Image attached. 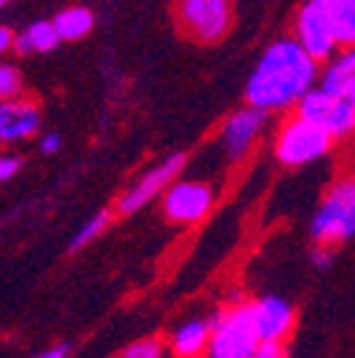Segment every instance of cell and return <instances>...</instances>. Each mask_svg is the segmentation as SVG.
I'll list each match as a JSON object with an SVG mask.
<instances>
[{
    "mask_svg": "<svg viewBox=\"0 0 355 358\" xmlns=\"http://www.w3.org/2000/svg\"><path fill=\"white\" fill-rule=\"evenodd\" d=\"M319 77V60L310 57L296 37H282L273 46L264 49L259 57L247 88L245 100L253 108L261 111H287L296 106V100L316 85Z\"/></svg>",
    "mask_w": 355,
    "mask_h": 358,
    "instance_id": "6da1fadb",
    "label": "cell"
},
{
    "mask_svg": "<svg viewBox=\"0 0 355 358\" xmlns=\"http://www.w3.org/2000/svg\"><path fill=\"white\" fill-rule=\"evenodd\" d=\"M310 236L319 245H344L355 236V182L349 176L338 179L327 191L313 216Z\"/></svg>",
    "mask_w": 355,
    "mask_h": 358,
    "instance_id": "7a4b0ae2",
    "label": "cell"
},
{
    "mask_svg": "<svg viewBox=\"0 0 355 358\" xmlns=\"http://www.w3.org/2000/svg\"><path fill=\"white\" fill-rule=\"evenodd\" d=\"M256 344H259V336L250 319L247 301L228 304L210 319L208 358H250Z\"/></svg>",
    "mask_w": 355,
    "mask_h": 358,
    "instance_id": "3957f363",
    "label": "cell"
},
{
    "mask_svg": "<svg viewBox=\"0 0 355 358\" xmlns=\"http://www.w3.org/2000/svg\"><path fill=\"white\" fill-rule=\"evenodd\" d=\"M333 145H335V140L321 125H313V122L293 114L276 134L273 154L287 168H304V165L324 159L333 151Z\"/></svg>",
    "mask_w": 355,
    "mask_h": 358,
    "instance_id": "277c9868",
    "label": "cell"
},
{
    "mask_svg": "<svg viewBox=\"0 0 355 358\" xmlns=\"http://www.w3.org/2000/svg\"><path fill=\"white\" fill-rule=\"evenodd\" d=\"M176 23L196 43H219L233 29V0H180Z\"/></svg>",
    "mask_w": 355,
    "mask_h": 358,
    "instance_id": "5b68a950",
    "label": "cell"
},
{
    "mask_svg": "<svg viewBox=\"0 0 355 358\" xmlns=\"http://www.w3.org/2000/svg\"><path fill=\"white\" fill-rule=\"evenodd\" d=\"M293 108H296V117L321 125L335 143L349 137L355 128V97H330L319 85L307 88Z\"/></svg>",
    "mask_w": 355,
    "mask_h": 358,
    "instance_id": "8992f818",
    "label": "cell"
},
{
    "mask_svg": "<svg viewBox=\"0 0 355 358\" xmlns=\"http://www.w3.org/2000/svg\"><path fill=\"white\" fill-rule=\"evenodd\" d=\"M296 40L313 60H330L338 49L335 23L327 0H307L296 15Z\"/></svg>",
    "mask_w": 355,
    "mask_h": 358,
    "instance_id": "52a82bcc",
    "label": "cell"
},
{
    "mask_svg": "<svg viewBox=\"0 0 355 358\" xmlns=\"http://www.w3.org/2000/svg\"><path fill=\"white\" fill-rule=\"evenodd\" d=\"M213 199H216V194L208 182L173 179V182L162 191V213L173 222V225H194V222H199L210 213Z\"/></svg>",
    "mask_w": 355,
    "mask_h": 358,
    "instance_id": "ba28073f",
    "label": "cell"
},
{
    "mask_svg": "<svg viewBox=\"0 0 355 358\" xmlns=\"http://www.w3.org/2000/svg\"><path fill=\"white\" fill-rule=\"evenodd\" d=\"M185 162H188V154H171L168 159H162L159 165H154L151 171H145V173L137 179V182L119 196L117 213H122V216L137 213V210H143L148 202H154L157 196H162V191L173 182L176 176L182 173Z\"/></svg>",
    "mask_w": 355,
    "mask_h": 358,
    "instance_id": "9c48e42d",
    "label": "cell"
},
{
    "mask_svg": "<svg viewBox=\"0 0 355 358\" xmlns=\"http://www.w3.org/2000/svg\"><path fill=\"white\" fill-rule=\"evenodd\" d=\"M268 117H270L268 111L247 106V108L233 111L225 120V125H222V148H225V157L231 162H239L253 151L264 125H268Z\"/></svg>",
    "mask_w": 355,
    "mask_h": 358,
    "instance_id": "30bf717a",
    "label": "cell"
},
{
    "mask_svg": "<svg viewBox=\"0 0 355 358\" xmlns=\"http://www.w3.org/2000/svg\"><path fill=\"white\" fill-rule=\"evenodd\" d=\"M247 307L259 341H284L296 327V307L282 296H261Z\"/></svg>",
    "mask_w": 355,
    "mask_h": 358,
    "instance_id": "8fae6325",
    "label": "cell"
},
{
    "mask_svg": "<svg viewBox=\"0 0 355 358\" xmlns=\"http://www.w3.org/2000/svg\"><path fill=\"white\" fill-rule=\"evenodd\" d=\"M40 131V108L31 100H0V145L23 143Z\"/></svg>",
    "mask_w": 355,
    "mask_h": 358,
    "instance_id": "7c38bea8",
    "label": "cell"
},
{
    "mask_svg": "<svg viewBox=\"0 0 355 358\" xmlns=\"http://www.w3.org/2000/svg\"><path fill=\"white\" fill-rule=\"evenodd\" d=\"M319 88L330 97H355V55L352 46H344V52L330 57V63L316 77Z\"/></svg>",
    "mask_w": 355,
    "mask_h": 358,
    "instance_id": "4fadbf2b",
    "label": "cell"
},
{
    "mask_svg": "<svg viewBox=\"0 0 355 358\" xmlns=\"http://www.w3.org/2000/svg\"><path fill=\"white\" fill-rule=\"evenodd\" d=\"M210 319H188L173 330L168 350L173 358H208Z\"/></svg>",
    "mask_w": 355,
    "mask_h": 358,
    "instance_id": "5bb4252c",
    "label": "cell"
},
{
    "mask_svg": "<svg viewBox=\"0 0 355 358\" xmlns=\"http://www.w3.org/2000/svg\"><path fill=\"white\" fill-rule=\"evenodd\" d=\"M57 46H60V37H57L52 20H37L31 26H26L20 34H15V43H12V49L17 55H46Z\"/></svg>",
    "mask_w": 355,
    "mask_h": 358,
    "instance_id": "9a60e30c",
    "label": "cell"
},
{
    "mask_svg": "<svg viewBox=\"0 0 355 358\" xmlns=\"http://www.w3.org/2000/svg\"><path fill=\"white\" fill-rule=\"evenodd\" d=\"M52 26H55L60 43L63 40H82L94 29V15H92V9H85V6H68V9L55 15Z\"/></svg>",
    "mask_w": 355,
    "mask_h": 358,
    "instance_id": "2e32d148",
    "label": "cell"
},
{
    "mask_svg": "<svg viewBox=\"0 0 355 358\" xmlns=\"http://www.w3.org/2000/svg\"><path fill=\"white\" fill-rule=\"evenodd\" d=\"M108 222H111V210H100V213H94V216L88 219L85 225L77 231V236H74V242H71V250H82L85 245H92V242L108 228Z\"/></svg>",
    "mask_w": 355,
    "mask_h": 358,
    "instance_id": "e0dca14e",
    "label": "cell"
},
{
    "mask_svg": "<svg viewBox=\"0 0 355 358\" xmlns=\"http://www.w3.org/2000/svg\"><path fill=\"white\" fill-rule=\"evenodd\" d=\"M23 92V77L15 66L9 63H0V100H12V97H20Z\"/></svg>",
    "mask_w": 355,
    "mask_h": 358,
    "instance_id": "ac0fdd59",
    "label": "cell"
},
{
    "mask_svg": "<svg viewBox=\"0 0 355 358\" xmlns=\"http://www.w3.org/2000/svg\"><path fill=\"white\" fill-rule=\"evenodd\" d=\"M122 358H165V344L159 338H140L122 352Z\"/></svg>",
    "mask_w": 355,
    "mask_h": 358,
    "instance_id": "d6986e66",
    "label": "cell"
},
{
    "mask_svg": "<svg viewBox=\"0 0 355 358\" xmlns=\"http://www.w3.org/2000/svg\"><path fill=\"white\" fill-rule=\"evenodd\" d=\"M250 358H287L284 341H259L256 350L250 352Z\"/></svg>",
    "mask_w": 355,
    "mask_h": 358,
    "instance_id": "ffe728a7",
    "label": "cell"
},
{
    "mask_svg": "<svg viewBox=\"0 0 355 358\" xmlns=\"http://www.w3.org/2000/svg\"><path fill=\"white\" fill-rule=\"evenodd\" d=\"M310 262H313L316 271H330L333 262H335V250H333V245H316V250L310 253Z\"/></svg>",
    "mask_w": 355,
    "mask_h": 358,
    "instance_id": "44dd1931",
    "label": "cell"
},
{
    "mask_svg": "<svg viewBox=\"0 0 355 358\" xmlns=\"http://www.w3.org/2000/svg\"><path fill=\"white\" fill-rule=\"evenodd\" d=\"M20 157H15V154H3L0 151V182H9L12 176H17V171H20Z\"/></svg>",
    "mask_w": 355,
    "mask_h": 358,
    "instance_id": "7402d4cb",
    "label": "cell"
},
{
    "mask_svg": "<svg viewBox=\"0 0 355 358\" xmlns=\"http://www.w3.org/2000/svg\"><path fill=\"white\" fill-rule=\"evenodd\" d=\"M60 148H63L60 134H43V140H40V151L43 154H60Z\"/></svg>",
    "mask_w": 355,
    "mask_h": 358,
    "instance_id": "603a6c76",
    "label": "cell"
},
{
    "mask_svg": "<svg viewBox=\"0 0 355 358\" xmlns=\"http://www.w3.org/2000/svg\"><path fill=\"white\" fill-rule=\"evenodd\" d=\"M34 358H68V344H55V347H49V350L37 352Z\"/></svg>",
    "mask_w": 355,
    "mask_h": 358,
    "instance_id": "cb8c5ba5",
    "label": "cell"
},
{
    "mask_svg": "<svg viewBox=\"0 0 355 358\" xmlns=\"http://www.w3.org/2000/svg\"><path fill=\"white\" fill-rule=\"evenodd\" d=\"M12 43H15V34H12L6 26H0V57H3V55L12 49Z\"/></svg>",
    "mask_w": 355,
    "mask_h": 358,
    "instance_id": "d4e9b609",
    "label": "cell"
},
{
    "mask_svg": "<svg viewBox=\"0 0 355 358\" xmlns=\"http://www.w3.org/2000/svg\"><path fill=\"white\" fill-rule=\"evenodd\" d=\"M330 3H355V0H330Z\"/></svg>",
    "mask_w": 355,
    "mask_h": 358,
    "instance_id": "484cf974",
    "label": "cell"
},
{
    "mask_svg": "<svg viewBox=\"0 0 355 358\" xmlns=\"http://www.w3.org/2000/svg\"><path fill=\"white\" fill-rule=\"evenodd\" d=\"M6 3H9V0H0V6H6Z\"/></svg>",
    "mask_w": 355,
    "mask_h": 358,
    "instance_id": "4316f807",
    "label": "cell"
}]
</instances>
